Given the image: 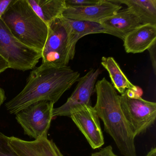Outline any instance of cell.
<instances>
[{
  "mask_svg": "<svg viewBox=\"0 0 156 156\" xmlns=\"http://www.w3.org/2000/svg\"><path fill=\"white\" fill-rule=\"evenodd\" d=\"M80 75L68 66L55 68L41 65L31 72L22 91L5 104L6 109L15 115L39 101L55 104L78 81Z\"/></svg>",
  "mask_w": 156,
  "mask_h": 156,
  "instance_id": "6da1fadb",
  "label": "cell"
},
{
  "mask_svg": "<svg viewBox=\"0 0 156 156\" xmlns=\"http://www.w3.org/2000/svg\"><path fill=\"white\" fill-rule=\"evenodd\" d=\"M97 100L94 108L104 123L105 130L113 139L124 156H137L135 137L126 120L116 90L105 77L96 83Z\"/></svg>",
  "mask_w": 156,
  "mask_h": 156,
  "instance_id": "7a4b0ae2",
  "label": "cell"
},
{
  "mask_svg": "<svg viewBox=\"0 0 156 156\" xmlns=\"http://www.w3.org/2000/svg\"><path fill=\"white\" fill-rule=\"evenodd\" d=\"M1 19L16 39L29 47L42 51L48 35V26L27 0H12Z\"/></svg>",
  "mask_w": 156,
  "mask_h": 156,
  "instance_id": "3957f363",
  "label": "cell"
},
{
  "mask_svg": "<svg viewBox=\"0 0 156 156\" xmlns=\"http://www.w3.org/2000/svg\"><path fill=\"white\" fill-rule=\"evenodd\" d=\"M48 28L41 66L55 68L67 66L76 52L70 43L71 29L67 19L62 16L56 18L48 24Z\"/></svg>",
  "mask_w": 156,
  "mask_h": 156,
  "instance_id": "277c9868",
  "label": "cell"
},
{
  "mask_svg": "<svg viewBox=\"0 0 156 156\" xmlns=\"http://www.w3.org/2000/svg\"><path fill=\"white\" fill-rule=\"evenodd\" d=\"M142 94L140 89H127L119 96L120 107L135 137L145 132L156 120V103L143 99Z\"/></svg>",
  "mask_w": 156,
  "mask_h": 156,
  "instance_id": "5b68a950",
  "label": "cell"
},
{
  "mask_svg": "<svg viewBox=\"0 0 156 156\" xmlns=\"http://www.w3.org/2000/svg\"><path fill=\"white\" fill-rule=\"evenodd\" d=\"M0 55L9 68L25 72L34 69L41 59L42 52L16 39L0 19Z\"/></svg>",
  "mask_w": 156,
  "mask_h": 156,
  "instance_id": "8992f818",
  "label": "cell"
},
{
  "mask_svg": "<svg viewBox=\"0 0 156 156\" xmlns=\"http://www.w3.org/2000/svg\"><path fill=\"white\" fill-rule=\"evenodd\" d=\"M54 105L49 101H39L15 114L16 120L25 135L34 140L47 137L53 119Z\"/></svg>",
  "mask_w": 156,
  "mask_h": 156,
  "instance_id": "52a82bcc",
  "label": "cell"
},
{
  "mask_svg": "<svg viewBox=\"0 0 156 156\" xmlns=\"http://www.w3.org/2000/svg\"><path fill=\"white\" fill-rule=\"evenodd\" d=\"M100 73L99 69H92L79 78L77 85L66 102L61 106L53 108V118L57 116L70 117L75 110L84 106L92 105L91 96L94 92L95 85Z\"/></svg>",
  "mask_w": 156,
  "mask_h": 156,
  "instance_id": "ba28073f",
  "label": "cell"
},
{
  "mask_svg": "<svg viewBox=\"0 0 156 156\" xmlns=\"http://www.w3.org/2000/svg\"><path fill=\"white\" fill-rule=\"evenodd\" d=\"M70 117L93 149L99 148L103 146L105 141L99 118L92 105L84 106L75 110Z\"/></svg>",
  "mask_w": 156,
  "mask_h": 156,
  "instance_id": "9c48e42d",
  "label": "cell"
},
{
  "mask_svg": "<svg viewBox=\"0 0 156 156\" xmlns=\"http://www.w3.org/2000/svg\"><path fill=\"white\" fill-rule=\"evenodd\" d=\"M122 6L109 0H100L96 5L87 7H66L62 16L74 20L102 23L120 10Z\"/></svg>",
  "mask_w": 156,
  "mask_h": 156,
  "instance_id": "30bf717a",
  "label": "cell"
},
{
  "mask_svg": "<svg viewBox=\"0 0 156 156\" xmlns=\"http://www.w3.org/2000/svg\"><path fill=\"white\" fill-rule=\"evenodd\" d=\"M8 140L20 156H64L56 144L47 137L28 141L12 136H9Z\"/></svg>",
  "mask_w": 156,
  "mask_h": 156,
  "instance_id": "8fae6325",
  "label": "cell"
},
{
  "mask_svg": "<svg viewBox=\"0 0 156 156\" xmlns=\"http://www.w3.org/2000/svg\"><path fill=\"white\" fill-rule=\"evenodd\" d=\"M123 41L127 53L143 52L156 42V25H141L128 34Z\"/></svg>",
  "mask_w": 156,
  "mask_h": 156,
  "instance_id": "7c38bea8",
  "label": "cell"
},
{
  "mask_svg": "<svg viewBox=\"0 0 156 156\" xmlns=\"http://www.w3.org/2000/svg\"><path fill=\"white\" fill-rule=\"evenodd\" d=\"M102 24L116 33L123 41L128 34L144 25L136 13L128 8L106 19Z\"/></svg>",
  "mask_w": 156,
  "mask_h": 156,
  "instance_id": "4fadbf2b",
  "label": "cell"
},
{
  "mask_svg": "<svg viewBox=\"0 0 156 156\" xmlns=\"http://www.w3.org/2000/svg\"><path fill=\"white\" fill-rule=\"evenodd\" d=\"M38 17L48 26L56 18L61 17L66 6L65 0H27Z\"/></svg>",
  "mask_w": 156,
  "mask_h": 156,
  "instance_id": "5bb4252c",
  "label": "cell"
},
{
  "mask_svg": "<svg viewBox=\"0 0 156 156\" xmlns=\"http://www.w3.org/2000/svg\"><path fill=\"white\" fill-rule=\"evenodd\" d=\"M66 19L71 29L70 43L74 49H76V43L81 38L88 34H107L119 38L116 33L102 23Z\"/></svg>",
  "mask_w": 156,
  "mask_h": 156,
  "instance_id": "9a60e30c",
  "label": "cell"
},
{
  "mask_svg": "<svg viewBox=\"0 0 156 156\" xmlns=\"http://www.w3.org/2000/svg\"><path fill=\"white\" fill-rule=\"evenodd\" d=\"M101 63L108 72L112 85L121 94L127 89L135 91L140 89L128 79L113 57L104 56L102 58Z\"/></svg>",
  "mask_w": 156,
  "mask_h": 156,
  "instance_id": "2e32d148",
  "label": "cell"
},
{
  "mask_svg": "<svg viewBox=\"0 0 156 156\" xmlns=\"http://www.w3.org/2000/svg\"><path fill=\"white\" fill-rule=\"evenodd\" d=\"M117 4H124L131 9L143 24L156 25V0H119L111 1Z\"/></svg>",
  "mask_w": 156,
  "mask_h": 156,
  "instance_id": "e0dca14e",
  "label": "cell"
},
{
  "mask_svg": "<svg viewBox=\"0 0 156 156\" xmlns=\"http://www.w3.org/2000/svg\"><path fill=\"white\" fill-rule=\"evenodd\" d=\"M8 137L0 132V156H20L9 144Z\"/></svg>",
  "mask_w": 156,
  "mask_h": 156,
  "instance_id": "ac0fdd59",
  "label": "cell"
},
{
  "mask_svg": "<svg viewBox=\"0 0 156 156\" xmlns=\"http://www.w3.org/2000/svg\"><path fill=\"white\" fill-rule=\"evenodd\" d=\"M100 0H65L66 7H87L96 5Z\"/></svg>",
  "mask_w": 156,
  "mask_h": 156,
  "instance_id": "d6986e66",
  "label": "cell"
},
{
  "mask_svg": "<svg viewBox=\"0 0 156 156\" xmlns=\"http://www.w3.org/2000/svg\"><path fill=\"white\" fill-rule=\"evenodd\" d=\"M156 42L152 44L148 49L151 61L154 74L156 73Z\"/></svg>",
  "mask_w": 156,
  "mask_h": 156,
  "instance_id": "ffe728a7",
  "label": "cell"
},
{
  "mask_svg": "<svg viewBox=\"0 0 156 156\" xmlns=\"http://www.w3.org/2000/svg\"><path fill=\"white\" fill-rule=\"evenodd\" d=\"M91 156H118L116 155L113 150V148L111 146H107L102 149L98 152L92 153Z\"/></svg>",
  "mask_w": 156,
  "mask_h": 156,
  "instance_id": "44dd1931",
  "label": "cell"
},
{
  "mask_svg": "<svg viewBox=\"0 0 156 156\" xmlns=\"http://www.w3.org/2000/svg\"><path fill=\"white\" fill-rule=\"evenodd\" d=\"M12 0H0V19Z\"/></svg>",
  "mask_w": 156,
  "mask_h": 156,
  "instance_id": "7402d4cb",
  "label": "cell"
},
{
  "mask_svg": "<svg viewBox=\"0 0 156 156\" xmlns=\"http://www.w3.org/2000/svg\"><path fill=\"white\" fill-rule=\"evenodd\" d=\"M9 68L8 63L0 55V74Z\"/></svg>",
  "mask_w": 156,
  "mask_h": 156,
  "instance_id": "603a6c76",
  "label": "cell"
},
{
  "mask_svg": "<svg viewBox=\"0 0 156 156\" xmlns=\"http://www.w3.org/2000/svg\"><path fill=\"white\" fill-rule=\"evenodd\" d=\"M6 99V95L4 89L0 87V108Z\"/></svg>",
  "mask_w": 156,
  "mask_h": 156,
  "instance_id": "cb8c5ba5",
  "label": "cell"
},
{
  "mask_svg": "<svg viewBox=\"0 0 156 156\" xmlns=\"http://www.w3.org/2000/svg\"><path fill=\"white\" fill-rule=\"evenodd\" d=\"M146 156H156V148H152Z\"/></svg>",
  "mask_w": 156,
  "mask_h": 156,
  "instance_id": "d4e9b609",
  "label": "cell"
}]
</instances>
